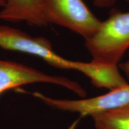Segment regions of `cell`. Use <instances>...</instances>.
I'll list each match as a JSON object with an SVG mask.
<instances>
[{
  "label": "cell",
  "mask_w": 129,
  "mask_h": 129,
  "mask_svg": "<svg viewBox=\"0 0 129 129\" xmlns=\"http://www.w3.org/2000/svg\"><path fill=\"white\" fill-rule=\"evenodd\" d=\"M92 61L117 66L129 48V12L113 9L99 29L85 40Z\"/></svg>",
  "instance_id": "1"
},
{
  "label": "cell",
  "mask_w": 129,
  "mask_h": 129,
  "mask_svg": "<svg viewBox=\"0 0 129 129\" xmlns=\"http://www.w3.org/2000/svg\"><path fill=\"white\" fill-rule=\"evenodd\" d=\"M46 22L67 28L87 40L97 31L102 23L83 0H44Z\"/></svg>",
  "instance_id": "2"
},
{
  "label": "cell",
  "mask_w": 129,
  "mask_h": 129,
  "mask_svg": "<svg viewBox=\"0 0 129 129\" xmlns=\"http://www.w3.org/2000/svg\"><path fill=\"white\" fill-rule=\"evenodd\" d=\"M29 93L37 99L53 108L63 111L78 113L81 117L91 116L97 113L105 112L129 105V84L110 90L101 96L78 100L59 99L51 98L43 93L35 91Z\"/></svg>",
  "instance_id": "3"
},
{
  "label": "cell",
  "mask_w": 129,
  "mask_h": 129,
  "mask_svg": "<svg viewBox=\"0 0 129 129\" xmlns=\"http://www.w3.org/2000/svg\"><path fill=\"white\" fill-rule=\"evenodd\" d=\"M0 47L37 56L56 68L72 69V60L58 55L50 41L45 37L31 36L9 26H0Z\"/></svg>",
  "instance_id": "4"
},
{
  "label": "cell",
  "mask_w": 129,
  "mask_h": 129,
  "mask_svg": "<svg viewBox=\"0 0 129 129\" xmlns=\"http://www.w3.org/2000/svg\"><path fill=\"white\" fill-rule=\"evenodd\" d=\"M36 83L61 85L81 98L87 94L78 83L65 77L48 75L20 63L0 59V96L7 90Z\"/></svg>",
  "instance_id": "5"
},
{
  "label": "cell",
  "mask_w": 129,
  "mask_h": 129,
  "mask_svg": "<svg viewBox=\"0 0 129 129\" xmlns=\"http://www.w3.org/2000/svg\"><path fill=\"white\" fill-rule=\"evenodd\" d=\"M44 0H6L0 10V20L11 22H25L36 26H46L43 15Z\"/></svg>",
  "instance_id": "6"
},
{
  "label": "cell",
  "mask_w": 129,
  "mask_h": 129,
  "mask_svg": "<svg viewBox=\"0 0 129 129\" xmlns=\"http://www.w3.org/2000/svg\"><path fill=\"white\" fill-rule=\"evenodd\" d=\"M72 69L80 71L90 78L92 84L98 88L112 90L128 84L121 75L117 66L90 62L72 61Z\"/></svg>",
  "instance_id": "7"
},
{
  "label": "cell",
  "mask_w": 129,
  "mask_h": 129,
  "mask_svg": "<svg viewBox=\"0 0 129 129\" xmlns=\"http://www.w3.org/2000/svg\"><path fill=\"white\" fill-rule=\"evenodd\" d=\"M96 129H129V105L91 116Z\"/></svg>",
  "instance_id": "8"
},
{
  "label": "cell",
  "mask_w": 129,
  "mask_h": 129,
  "mask_svg": "<svg viewBox=\"0 0 129 129\" xmlns=\"http://www.w3.org/2000/svg\"><path fill=\"white\" fill-rule=\"evenodd\" d=\"M117 0H94L93 3L96 7L99 8H109L115 4Z\"/></svg>",
  "instance_id": "9"
},
{
  "label": "cell",
  "mask_w": 129,
  "mask_h": 129,
  "mask_svg": "<svg viewBox=\"0 0 129 129\" xmlns=\"http://www.w3.org/2000/svg\"><path fill=\"white\" fill-rule=\"evenodd\" d=\"M6 0H0V8H3L6 6Z\"/></svg>",
  "instance_id": "10"
},
{
  "label": "cell",
  "mask_w": 129,
  "mask_h": 129,
  "mask_svg": "<svg viewBox=\"0 0 129 129\" xmlns=\"http://www.w3.org/2000/svg\"><path fill=\"white\" fill-rule=\"evenodd\" d=\"M125 1H126L127 2H128L129 3V0H125Z\"/></svg>",
  "instance_id": "11"
}]
</instances>
